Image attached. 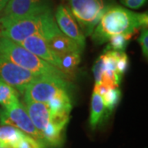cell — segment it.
<instances>
[{
  "label": "cell",
  "instance_id": "obj_1",
  "mask_svg": "<svg viewBox=\"0 0 148 148\" xmlns=\"http://www.w3.org/2000/svg\"><path fill=\"white\" fill-rule=\"evenodd\" d=\"M147 13H137L119 6H110L101 16L91 33L96 44L107 42L119 34H134L138 29L147 27Z\"/></svg>",
  "mask_w": 148,
  "mask_h": 148
},
{
  "label": "cell",
  "instance_id": "obj_2",
  "mask_svg": "<svg viewBox=\"0 0 148 148\" xmlns=\"http://www.w3.org/2000/svg\"><path fill=\"white\" fill-rule=\"evenodd\" d=\"M58 31L59 28L52 11L15 20L0 16V37L16 43L34 35H40L46 40Z\"/></svg>",
  "mask_w": 148,
  "mask_h": 148
},
{
  "label": "cell",
  "instance_id": "obj_3",
  "mask_svg": "<svg viewBox=\"0 0 148 148\" xmlns=\"http://www.w3.org/2000/svg\"><path fill=\"white\" fill-rule=\"evenodd\" d=\"M0 54L10 60L13 64L27 69L37 76H57L68 80L58 69L37 57L36 55L22 47L18 43L8 39L0 37Z\"/></svg>",
  "mask_w": 148,
  "mask_h": 148
},
{
  "label": "cell",
  "instance_id": "obj_4",
  "mask_svg": "<svg viewBox=\"0 0 148 148\" xmlns=\"http://www.w3.org/2000/svg\"><path fill=\"white\" fill-rule=\"evenodd\" d=\"M70 11L86 36H89L106 11L112 6L111 0H69Z\"/></svg>",
  "mask_w": 148,
  "mask_h": 148
},
{
  "label": "cell",
  "instance_id": "obj_5",
  "mask_svg": "<svg viewBox=\"0 0 148 148\" xmlns=\"http://www.w3.org/2000/svg\"><path fill=\"white\" fill-rule=\"evenodd\" d=\"M68 80L57 76L40 75L27 86L23 92V101L47 104L56 95L68 91Z\"/></svg>",
  "mask_w": 148,
  "mask_h": 148
},
{
  "label": "cell",
  "instance_id": "obj_6",
  "mask_svg": "<svg viewBox=\"0 0 148 148\" xmlns=\"http://www.w3.org/2000/svg\"><path fill=\"white\" fill-rule=\"evenodd\" d=\"M0 123L16 127L25 134L46 145L41 133L35 127L27 109L21 101L8 109H0Z\"/></svg>",
  "mask_w": 148,
  "mask_h": 148
},
{
  "label": "cell",
  "instance_id": "obj_7",
  "mask_svg": "<svg viewBox=\"0 0 148 148\" xmlns=\"http://www.w3.org/2000/svg\"><path fill=\"white\" fill-rule=\"evenodd\" d=\"M52 11L49 0H8L3 11V17L20 19Z\"/></svg>",
  "mask_w": 148,
  "mask_h": 148
},
{
  "label": "cell",
  "instance_id": "obj_8",
  "mask_svg": "<svg viewBox=\"0 0 148 148\" xmlns=\"http://www.w3.org/2000/svg\"><path fill=\"white\" fill-rule=\"evenodd\" d=\"M37 77L39 76L13 64L0 54V78L16 89L19 94L22 95L27 86Z\"/></svg>",
  "mask_w": 148,
  "mask_h": 148
},
{
  "label": "cell",
  "instance_id": "obj_9",
  "mask_svg": "<svg viewBox=\"0 0 148 148\" xmlns=\"http://www.w3.org/2000/svg\"><path fill=\"white\" fill-rule=\"evenodd\" d=\"M55 21L61 32L77 43L83 51L86 45V37L68 7L58 6L55 12Z\"/></svg>",
  "mask_w": 148,
  "mask_h": 148
},
{
  "label": "cell",
  "instance_id": "obj_10",
  "mask_svg": "<svg viewBox=\"0 0 148 148\" xmlns=\"http://www.w3.org/2000/svg\"><path fill=\"white\" fill-rule=\"evenodd\" d=\"M22 47L43 59L46 63L60 71V60L58 56L49 46L45 38L40 35H34L18 43ZM61 72V71H60ZM62 73V72H61Z\"/></svg>",
  "mask_w": 148,
  "mask_h": 148
},
{
  "label": "cell",
  "instance_id": "obj_11",
  "mask_svg": "<svg viewBox=\"0 0 148 148\" xmlns=\"http://www.w3.org/2000/svg\"><path fill=\"white\" fill-rule=\"evenodd\" d=\"M24 106L27 113L33 122L35 127L39 132L42 133L53 121V118L51 114L47 104L35 101H23Z\"/></svg>",
  "mask_w": 148,
  "mask_h": 148
},
{
  "label": "cell",
  "instance_id": "obj_12",
  "mask_svg": "<svg viewBox=\"0 0 148 148\" xmlns=\"http://www.w3.org/2000/svg\"><path fill=\"white\" fill-rule=\"evenodd\" d=\"M45 40L47 41L49 46L58 56L69 52L82 53V50L78 46V45L70 38L66 36L60 30L50 36Z\"/></svg>",
  "mask_w": 148,
  "mask_h": 148
},
{
  "label": "cell",
  "instance_id": "obj_13",
  "mask_svg": "<svg viewBox=\"0 0 148 148\" xmlns=\"http://www.w3.org/2000/svg\"><path fill=\"white\" fill-rule=\"evenodd\" d=\"M47 106L53 119H70L73 106L68 91H64L53 97L48 102Z\"/></svg>",
  "mask_w": 148,
  "mask_h": 148
},
{
  "label": "cell",
  "instance_id": "obj_14",
  "mask_svg": "<svg viewBox=\"0 0 148 148\" xmlns=\"http://www.w3.org/2000/svg\"><path fill=\"white\" fill-rule=\"evenodd\" d=\"M81 53L77 52L65 53L58 56L60 60V71L67 79H73L81 61Z\"/></svg>",
  "mask_w": 148,
  "mask_h": 148
},
{
  "label": "cell",
  "instance_id": "obj_15",
  "mask_svg": "<svg viewBox=\"0 0 148 148\" xmlns=\"http://www.w3.org/2000/svg\"><path fill=\"white\" fill-rule=\"evenodd\" d=\"M27 134L16 127L3 125L0 127V144L12 148H16L18 143Z\"/></svg>",
  "mask_w": 148,
  "mask_h": 148
},
{
  "label": "cell",
  "instance_id": "obj_16",
  "mask_svg": "<svg viewBox=\"0 0 148 148\" xmlns=\"http://www.w3.org/2000/svg\"><path fill=\"white\" fill-rule=\"evenodd\" d=\"M106 108L102 101V97L96 92L93 91L90 101V114L89 123L92 129H95L100 123L101 119L104 116Z\"/></svg>",
  "mask_w": 148,
  "mask_h": 148
},
{
  "label": "cell",
  "instance_id": "obj_17",
  "mask_svg": "<svg viewBox=\"0 0 148 148\" xmlns=\"http://www.w3.org/2000/svg\"><path fill=\"white\" fill-rule=\"evenodd\" d=\"M19 101L17 90L0 78V105L3 109H8Z\"/></svg>",
  "mask_w": 148,
  "mask_h": 148
},
{
  "label": "cell",
  "instance_id": "obj_18",
  "mask_svg": "<svg viewBox=\"0 0 148 148\" xmlns=\"http://www.w3.org/2000/svg\"><path fill=\"white\" fill-rule=\"evenodd\" d=\"M132 36V34H119L110 37L108 40L109 45L106 48V50L123 51Z\"/></svg>",
  "mask_w": 148,
  "mask_h": 148
},
{
  "label": "cell",
  "instance_id": "obj_19",
  "mask_svg": "<svg viewBox=\"0 0 148 148\" xmlns=\"http://www.w3.org/2000/svg\"><path fill=\"white\" fill-rule=\"evenodd\" d=\"M102 97V101L104 103V106L106 108V110L108 112H111L115 106L119 104L121 98V91L117 88H110L109 90L105 93V95Z\"/></svg>",
  "mask_w": 148,
  "mask_h": 148
},
{
  "label": "cell",
  "instance_id": "obj_20",
  "mask_svg": "<svg viewBox=\"0 0 148 148\" xmlns=\"http://www.w3.org/2000/svg\"><path fill=\"white\" fill-rule=\"evenodd\" d=\"M16 148H47V146L32 137L26 135L18 143Z\"/></svg>",
  "mask_w": 148,
  "mask_h": 148
},
{
  "label": "cell",
  "instance_id": "obj_21",
  "mask_svg": "<svg viewBox=\"0 0 148 148\" xmlns=\"http://www.w3.org/2000/svg\"><path fill=\"white\" fill-rule=\"evenodd\" d=\"M129 65L128 58L127 54L123 51H118L116 60V71L120 75H123L126 71Z\"/></svg>",
  "mask_w": 148,
  "mask_h": 148
},
{
  "label": "cell",
  "instance_id": "obj_22",
  "mask_svg": "<svg viewBox=\"0 0 148 148\" xmlns=\"http://www.w3.org/2000/svg\"><path fill=\"white\" fill-rule=\"evenodd\" d=\"M138 42L141 45L143 56L147 58L148 56V31L147 27H143L140 36L138 38Z\"/></svg>",
  "mask_w": 148,
  "mask_h": 148
},
{
  "label": "cell",
  "instance_id": "obj_23",
  "mask_svg": "<svg viewBox=\"0 0 148 148\" xmlns=\"http://www.w3.org/2000/svg\"><path fill=\"white\" fill-rule=\"evenodd\" d=\"M8 0H0V13L3 12V11L4 9L6 4L8 3Z\"/></svg>",
  "mask_w": 148,
  "mask_h": 148
},
{
  "label": "cell",
  "instance_id": "obj_24",
  "mask_svg": "<svg viewBox=\"0 0 148 148\" xmlns=\"http://www.w3.org/2000/svg\"><path fill=\"white\" fill-rule=\"evenodd\" d=\"M0 148H12V147H7V146H3V145H0Z\"/></svg>",
  "mask_w": 148,
  "mask_h": 148
},
{
  "label": "cell",
  "instance_id": "obj_25",
  "mask_svg": "<svg viewBox=\"0 0 148 148\" xmlns=\"http://www.w3.org/2000/svg\"><path fill=\"white\" fill-rule=\"evenodd\" d=\"M0 145H1V144H0Z\"/></svg>",
  "mask_w": 148,
  "mask_h": 148
}]
</instances>
